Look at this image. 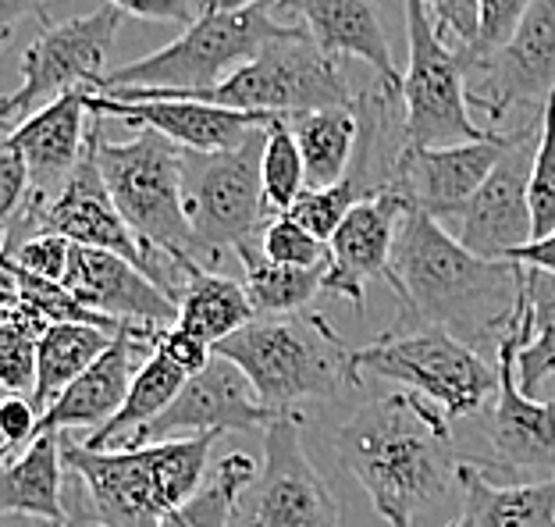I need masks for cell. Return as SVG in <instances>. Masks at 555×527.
<instances>
[{"label": "cell", "instance_id": "1", "mask_svg": "<svg viewBox=\"0 0 555 527\" xmlns=\"http://www.w3.org/2000/svg\"><path fill=\"white\" fill-rule=\"evenodd\" d=\"M388 285L410 329H446L466 346L509 335L524 304L527 268L470 254L446 224L410 207L399 224Z\"/></svg>", "mask_w": 555, "mask_h": 527}, {"label": "cell", "instance_id": "2", "mask_svg": "<svg viewBox=\"0 0 555 527\" xmlns=\"http://www.w3.org/2000/svg\"><path fill=\"white\" fill-rule=\"evenodd\" d=\"M338 463L360 481L388 527H413L456 478L449 417L413 393L377 396L338 424Z\"/></svg>", "mask_w": 555, "mask_h": 527}, {"label": "cell", "instance_id": "3", "mask_svg": "<svg viewBox=\"0 0 555 527\" xmlns=\"http://www.w3.org/2000/svg\"><path fill=\"white\" fill-rule=\"evenodd\" d=\"M221 435H185L154 446L90 449L65 438V467L86 485L107 527H160L204 488L210 449Z\"/></svg>", "mask_w": 555, "mask_h": 527}, {"label": "cell", "instance_id": "4", "mask_svg": "<svg viewBox=\"0 0 555 527\" xmlns=\"http://www.w3.org/2000/svg\"><path fill=\"white\" fill-rule=\"evenodd\" d=\"M307 25L274 18V0L246 11H207L204 18L154 54L111 68L93 90L96 93H207L229 75L249 65L263 47L282 40H302Z\"/></svg>", "mask_w": 555, "mask_h": 527}, {"label": "cell", "instance_id": "5", "mask_svg": "<svg viewBox=\"0 0 555 527\" xmlns=\"http://www.w3.org/2000/svg\"><path fill=\"white\" fill-rule=\"evenodd\" d=\"M214 357L235 363L260 403L278 417L296 413L302 399H332L343 385H352V349L343 346L327 318L310 310L257 318L214 346Z\"/></svg>", "mask_w": 555, "mask_h": 527}, {"label": "cell", "instance_id": "6", "mask_svg": "<svg viewBox=\"0 0 555 527\" xmlns=\"http://www.w3.org/2000/svg\"><path fill=\"white\" fill-rule=\"evenodd\" d=\"M349 374L352 385L367 378L392 382L399 393L427 399L449 421L474 417L491 396H499V368L446 329L388 332L371 346L352 349Z\"/></svg>", "mask_w": 555, "mask_h": 527}, {"label": "cell", "instance_id": "7", "mask_svg": "<svg viewBox=\"0 0 555 527\" xmlns=\"http://www.w3.org/2000/svg\"><path fill=\"white\" fill-rule=\"evenodd\" d=\"M100 171L150 257L171 271H182V260H199L185 210L182 146L150 129L125 143L100 140Z\"/></svg>", "mask_w": 555, "mask_h": 527}, {"label": "cell", "instance_id": "8", "mask_svg": "<svg viewBox=\"0 0 555 527\" xmlns=\"http://www.w3.org/2000/svg\"><path fill=\"white\" fill-rule=\"evenodd\" d=\"M121 93H139V90H121ZM160 97L207 100V104L249 111V115H278V118L310 115V111H327V107H357L343 57L327 54L310 36L263 47L249 65H243L207 93H160Z\"/></svg>", "mask_w": 555, "mask_h": 527}, {"label": "cell", "instance_id": "9", "mask_svg": "<svg viewBox=\"0 0 555 527\" xmlns=\"http://www.w3.org/2000/svg\"><path fill=\"white\" fill-rule=\"evenodd\" d=\"M406 18L410 61L402 75V140L410 150L456 146L491 136L470 118V90H466V57L463 50H452L435 18L427 11V0H402Z\"/></svg>", "mask_w": 555, "mask_h": 527}, {"label": "cell", "instance_id": "10", "mask_svg": "<svg viewBox=\"0 0 555 527\" xmlns=\"http://www.w3.org/2000/svg\"><path fill=\"white\" fill-rule=\"evenodd\" d=\"M263 146H268V129L249 132L246 143L221 154L182 150L185 210L193 224L196 257L218 260L224 249L257 240V229L268 218Z\"/></svg>", "mask_w": 555, "mask_h": 527}, {"label": "cell", "instance_id": "11", "mask_svg": "<svg viewBox=\"0 0 555 527\" xmlns=\"http://www.w3.org/2000/svg\"><path fill=\"white\" fill-rule=\"evenodd\" d=\"M125 15L118 8H96L90 15H75L47 29L22 54V86L0 104V118L11 129L40 107L75 90H93L111 72L107 57L115 50Z\"/></svg>", "mask_w": 555, "mask_h": 527}, {"label": "cell", "instance_id": "12", "mask_svg": "<svg viewBox=\"0 0 555 527\" xmlns=\"http://www.w3.org/2000/svg\"><path fill=\"white\" fill-rule=\"evenodd\" d=\"M541 143V118L509 132V146L495 171L488 175L481 193L470 207L452 221V235L485 260H509L516 249L534 243V215H531V168Z\"/></svg>", "mask_w": 555, "mask_h": 527}, {"label": "cell", "instance_id": "13", "mask_svg": "<svg viewBox=\"0 0 555 527\" xmlns=\"http://www.w3.org/2000/svg\"><path fill=\"white\" fill-rule=\"evenodd\" d=\"M338 499L313 467L299 438V413L278 417L263 432V463L254 485L246 527H338Z\"/></svg>", "mask_w": 555, "mask_h": 527}, {"label": "cell", "instance_id": "14", "mask_svg": "<svg viewBox=\"0 0 555 527\" xmlns=\"http://www.w3.org/2000/svg\"><path fill=\"white\" fill-rule=\"evenodd\" d=\"M527 293V288H524ZM524 313V304H520ZM520 313L509 335L499 343V396L491 407V463H477L481 471L516 474L527 485L555 481V399L527 396L516 378V346H520Z\"/></svg>", "mask_w": 555, "mask_h": 527}, {"label": "cell", "instance_id": "15", "mask_svg": "<svg viewBox=\"0 0 555 527\" xmlns=\"http://www.w3.org/2000/svg\"><path fill=\"white\" fill-rule=\"evenodd\" d=\"M90 115L118 118L132 129L160 132L175 146L193 150V154H221L246 143L249 132L268 129L278 115H249V111H232L221 104L189 97H160V93H96L86 97Z\"/></svg>", "mask_w": 555, "mask_h": 527}, {"label": "cell", "instance_id": "16", "mask_svg": "<svg viewBox=\"0 0 555 527\" xmlns=\"http://www.w3.org/2000/svg\"><path fill=\"white\" fill-rule=\"evenodd\" d=\"M278 421L260 403L254 385L235 363L214 357L199 374L185 382L179 399L160 413L154 424L132 435L125 446H154L175 435H224V432H268Z\"/></svg>", "mask_w": 555, "mask_h": 527}, {"label": "cell", "instance_id": "17", "mask_svg": "<svg viewBox=\"0 0 555 527\" xmlns=\"http://www.w3.org/2000/svg\"><path fill=\"white\" fill-rule=\"evenodd\" d=\"M470 75H481L470 104L485 107L495 121L524 104L545 111L555 93V0H534L513 40Z\"/></svg>", "mask_w": 555, "mask_h": 527}, {"label": "cell", "instance_id": "18", "mask_svg": "<svg viewBox=\"0 0 555 527\" xmlns=\"http://www.w3.org/2000/svg\"><path fill=\"white\" fill-rule=\"evenodd\" d=\"M509 146V132H491L485 140L410 150L399 165V193L410 200V207H421L446 229H452L470 200L481 193L488 175L495 171Z\"/></svg>", "mask_w": 555, "mask_h": 527}, {"label": "cell", "instance_id": "19", "mask_svg": "<svg viewBox=\"0 0 555 527\" xmlns=\"http://www.w3.org/2000/svg\"><path fill=\"white\" fill-rule=\"evenodd\" d=\"M410 200L399 190H388L374 200H363L349 210V218L332 235V260L324 271V293L349 299L352 307H367V285L392 274V254L399 240L402 215Z\"/></svg>", "mask_w": 555, "mask_h": 527}, {"label": "cell", "instance_id": "20", "mask_svg": "<svg viewBox=\"0 0 555 527\" xmlns=\"http://www.w3.org/2000/svg\"><path fill=\"white\" fill-rule=\"evenodd\" d=\"M65 285L86 307L132 329H171L179 321V304L139 271L132 260L104 254V249H72Z\"/></svg>", "mask_w": 555, "mask_h": 527}, {"label": "cell", "instance_id": "21", "mask_svg": "<svg viewBox=\"0 0 555 527\" xmlns=\"http://www.w3.org/2000/svg\"><path fill=\"white\" fill-rule=\"evenodd\" d=\"M90 90H75L57 97L54 104L40 107L36 115H29L22 125L8 132L4 146L18 150L29 165L33 179V200L50 204L61 190L68 185V179L79 168V160L86 154V140H90V104H86Z\"/></svg>", "mask_w": 555, "mask_h": 527}, {"label": "cell", "instance_id": "22", "mask_svg": "<svg viewBox=\"0 0 555 527\" xmlns=\"http://www.w3.org/2000/svg\"><path fill=\"white\" fill-rule=\"evenodd\" d=\"M160 329H121L115 346L100 357L90 371L82 374L79 382H72L54 407L43 413V432H72V428H86V432H100L104 424L121 410L125 396H129L135 371L143 368L154 354V335Z\"/></svg>", "mask_w": 555, "mask_h": 527}, {"label": "cell", "instance_id": "23", "mask_svg": "<svg viewBox=\"0 0 555 527\" xmlns=\"http://www.w3.org/2000/svg\"><path fill=\"white\" fill-rule=\"evenodd\" d=\"M274 11L299 15L307 22L310 40L335 57H360L377 72V79L402 90L388 33L374 0H274Z\"/></svg>", "mask_w": 555, "mask_h": 527}, {"label": "cell", "instance_id": "24", "mask_svg": "<svg viewBox=\"0 0 555 527\" xmlns=\"http://www.w3.org/2000/svg\"><path fill=\"white\" fill-rule=\"evenodd\" d=\"M61 485H65V435L43 432L25 453H18L15 460H4L0 513L61 527L68 517Z\"/></svg>", "mask_w": 555, "mask_h": 527}, {"label": "cell", "instance_id": "25", "mask_svg": "<svg viewBox=\"0 0 555 527\" xmlns=\"http://www.w3.org/2000/svg\"><path fill=\"white\" fill-rule=\"evenodd\" d=\"M460 517L446 527H555V481L495 485L477 463H460Z\"/></svg>", "mask_w": 555, "mask_h": 527}, {"label": "cell", "instance_id": "26", "mask_svg": "<svg viewBox=\"0 0 555 527\" xmlns=\"http://www.w3.org/2000/svg\"><path fill=\"white\" fill-rule=\"evenodd\" d=\"M182 268L185 282L179 288V299H175L179 304V321H175L179 329L204 338L207 346H218L257 321V310L249 304L243 282L207 271L199 260H182Z\"/></svg>", "mask_w": 555, "mask_h": 527}, {"label": "cell", "instance_id": "27", "mask_svg": "<svg viewBox=\"0 0 555 527\" xmlns=\"http://www.w3.org/2000/svg\"><path fill=\"white\" fill-rule=\"evenodd\" d=\"M293 136L307 165V190L343 182L352 171L360 150V115L357 107H327L310 115H293Z\"/></svg>", "mask_w": 555, "mask_h": 527}, {"label": "cell", "instance_id": "28", "mask_svg": "<svg viewBox=\"0 0 555 527\" xmlns=\"http://www.w3.org/2000/svg\"><path fill=\"white\" fill-rule=\"evenodd\" d=\"M115 338L118 332L96 329V324H50L40 338L33 403L47 413L72 382H79L82 374L115 346Z\"/></svg>", "mask_w": 555, "mask_h": 527}, {"label": "cell", "instance_id": "29", "mask_svg": "<svg viewBox=\"0 0 555 527\" xmlns=\"http://www.w3.org/2000/svg\"><path fill=\"white\" fill-rule=\"evenodd\" d=\"M516 378L527 396L555 388V274L527 268V293L516 346Z\"/></svg>", "mask_w": 555, "mask_h": 527}, {"label": "cell", "instance_id": "30", "mask_svg": "<svg viewBox=\"0 0 555 527\" xmlns=\"http://www.w3.org/2000/svg\"><path fill=\"white\" fill-rule=\"evenodd\" d=\"M235 257L243 264V285L257 318L302 313L313 304V296L324 293V271H302V268L274 264L257 240H246L235 249Z\"/></svg>", "mask_w": 555, "mask_h": 527}, {"label": "cell", "instance_id": "31", "mask_svg": "<svg viewBox=\"0 0 555 527\" xmlns=\"http://www.w3.org/2000/svg\"><path fill=\"white\" fill-rule=\"evenodd\" d=\"M185 382L189 378L179 368H175V363H168L157 354H150L143 368L135 371L132 388H129V396H125L121 410L104 424V428L93 432L90 438H79V442L90 446V449H111L115 442L125 446L132 435L143 432L146 424H154L160 413L168 410L175 399H179Z\"/></svg>", "mask_w": 555, "mask_h": 527}, {"label": "cell", "instance_id": "32", "mask_svg": "<svg viewBox=\"0 0 555 527\" xmlns=\"http://www.w3.org/2000/svg\"><path fill=\"white\" fill-rule=\"evenodd\" d=\"M257 474L260 467L254 457L229 453L218 463L214 478L189 503L171 510L160 527H229L238 513V499H243L246 488L257 485Z\"/></svg>", "mask_w": 555, "mask_h": 527}, {"label": "cell", "instance_id": "33", "mask_svg": "<svg viewBox=\"0 0 555 527\" xmlns=\"http://www.w3.org/2000/svg\"><path fill=\"white\" fill-rule=\"evenodd\" d=\"M50 324L43 318L8 299L4 318H0V382L8 396H33L36 393V363H40V338Z\"/></svg>", "mask_w": 555, "mask_h": 527}, {"label": "cell", "instance_id": "34", "mask_svg": "<svg viewBox=\"0 0 555 527\" xmlns=\"http://www.w3.org/2000/svg\"><path fill=\"white\" fill-rule=\"evenodd\" d=\"M302 193H307V165H302L293 125H288V118H278L268 125V146H263V200H268V215H288Z\"/></svg>", "mask_w": 555, "mask_h": 527}, {"label": "cell", "instance_id": "35", "mask_svg": "<svg viewBox=\"0 0 555 527\" xmlns=\"http://www.w3.org/2000/svg\"><path fill=\"white\" fill-rule=\"evenodd\" d=\"M374 196H382V190H377L363 171L352 168L343 182L302 193L296 200V207L288 210V218L299 221L302 229L313 232L318 240L332 243V235L338 232V224L349 218V210L357 204H363V200H374Z\"/></svg>", "mask_w": 555, "mask_h": 527}, {"label": "cell", "instance_id": "36", "mask_svg": "<svg viewBox=\"0 0 555 527\" xmlns=\"http://www.w3.org/2000/svg\"><path fill=\"white\" fill-rule=\"evenodd\" d=\"M260 246L274 264H285V268L327 271V260H332V246H327L324 240H318L313 232H307L288 215L271 218L268 224H263Z\"/></svg>", "mask_w": 555, "mask_h": 527}, {"label": "cell", "instance_id": "37", "mask_svg": "<svg viewBox=\"0 0 555 527\" xmlns=\"http://www.w3.org/2000/svg\"><path fill=\"white\" fill-rule=\"evenodd\" d=\"M531 215L534 240H548L555 232V93L541 111V143L531 168Z\"/></svg>", "mask_w": 555, "mask_h": 527}, {"label": "cell", "instance_id": "38", "mask_svg": "<svg viewBox=\"0 0 555 527\" xmlns=\"http://www.w3.org/2000/svg\"><path fill=\"white\" fill-rule=\"evenodd\" d=\"M531 4L534 0H481V29H477L474 47L463 50L466 68L474 72L477 65H485L488 57H495L524 25Z\"/></svg>", "mask_w": 555, "mask_h": 527}, {"label": "cell", "instance_id": "39", "mask_svg": "<svg viewBox=\"0 0 555 527\" xmlns=\"http://www.w3.org/2000/svg\"><path fill=\"white\" fill-rule=\"evenodd\" d=\"M72 249H75V243L65 240V235L40 232V235H33V240L18 243L15 249H4V260L18 264L22 271L36 274V279L65 282L68 264H72Z\"/></svg>", "mask_w": 555, "mask_h": 527}, {"label": "cell", "instance_id": "40", "mask_svg": "<svg viewBox=\"0 0 555 527\" xmlns=\"http://www.w3.org/2000/svg\"><path fill=\"white\" fill-rule=\"evenodd\" d=\"M43 410L33 403V396H8L0 403V435H4V460L25 453L43 435Z\"/></svg>", "mask_w": 555, "mask_h": 527}, {"label": "cell", "instance_id": "41", "mask_svg": "<svg viewBox=\"0 0 555 527\" xmlns=\"http://www.w3.org/2000/svg\"><path fill=\"white\" fill-rule=\"evenodd\" d=\"M441 40H456V50H470L481 29V0H427Z\"/></svg>", "mask_w": 555, "mask_h": 527}, {"label": "cell", "instance_id": "42", "mask_svg": "<svg viewBox=\"0 0 555 527\" xmlns=\"http://www.w3.org/2000/svg\"><path fill=\"white\" fill-rule=\"evenodd\" d=\"M111 8H118L125 18H143V22H168V25H196L199 18L214 11V0H107Z\"/></svg>", "mask_w": 555, "mask_h": 527}, {"label": "cell", "instance_id": "43", "mask_svg": "<svg viewBox=\"0 0 555 527\" xmlns=\"http://www.w3.org/2000/svg\"><path fill=\"white\" fill-rule=\"evenodd\" d=\"M154 354L175 363L185 378H193V374H199L214 360V346H207L204 338H196L193 332L179 329V324H171V329H160L154 335Z\"/></svg>", "mask_w": 555, "mask_h": 527}, {"label": "cell", "instance_id": "44", "mask_svg": "<svg viewBox=\"0 0 555 527\" xmlns=\"http://www.w3.org/2000/svg\"><path fill=\"white\" fill-rule=\"evenodd\" d=\"M33 193V179H29V165L18 150L0 146V215L11 224L25 207V200Z\"/></svg>", "mask_w": 555, "mask_h": 527}, {"label": "cell", "instance_id": "45", "mask_svg": "<svg viewBox=\"0 0 555 527\" xmlns=\"http://www.w3.org/2000/svg\"><path fill=\"white\" fill-rule=\"evenodd\" d=\"M65 510H68V517H65V524H61V527H107L104 520H100V513L93 510L86 485L75 478V474H72V492L65 499Z\"/></svg>", "mask_w": 555, "mask_h": 527}, {"label": "cell", "instance_id": "46", "mask_svg": "<svg viewBox=\"0 0 555 527\" xmlns=\"http://www.w3.org/2000/svg\"><path fill=\"white\" fill-rule=\"evenodd\" d=\"M509 260H513V264H520V268L555 274V232L548 235V240H534V243L520 246Z\"/></svg>", "mask_w": 555, "mask_h": 527}, {"label": "cell", "instance_id": "47", "mask_svg": "<svg viewBox=\"0 0 555 527\" xmlns=\"http://www.w3.org/2000/svg\"><path fill=\"white\" fill-rule=\"evenodd\" d=\"M254 4H263V0H214V11H246Z\"/></svg>", "mask_w": 555, "mask_h": 527}, {"label": "cell", "instance_id": "48", "mask_svg": "<svg viewBox=\"0 0 555 527\" xmlns=\"http://www.w3.org/2000/svg\"><path fill=\"white\" fill-rule=\"evenodd\" d=\"M552 399H555V396H552Z\"/></svg>", "mask_w": 555, "mask_h": 527}]
</instances>
